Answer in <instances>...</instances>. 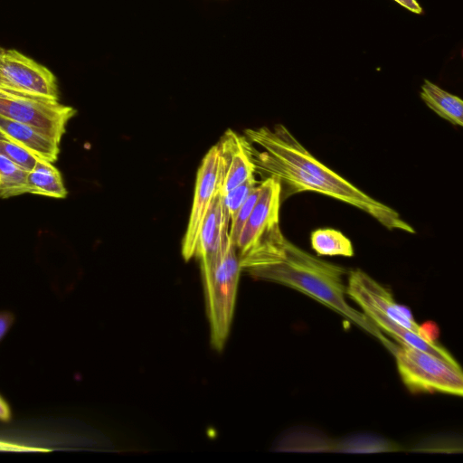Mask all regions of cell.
I'll list each match as a JSON object with an SVG mask.
<instances>
[{
    "label": "cell",
    "instance_id": "6da1fadb",
    "mask_svg": "<svg viewBox=\"0 0 463 463\" xmlns=\"http://www.w3.org/2000/svg\"><path fill=\"white\" fill-rule=\"evenodd\" d=\"M255 171L278 179L288 192H314L342 201L371 215L388 230L415 233L392 207L371 197L316 159L283 125L245 130Z\"/></svg>",
    "mask_w": 463,
    "mask_h": 463
},
{
    "label": "cell",
    "instance_id": "7a4b0ae2",
    "mask_svg": "<svg viewBox=\"0 0 463 463\" xmlns=\"http://www.w3.org/2000/svg\"><path fill=\"white\" fill-rule=\"evenodd\" d=\"M241 270L298 290L384 340L369 318L348 305L345 269L303 250L288 241L279 224L239 257Z\"/></svg>",
    "mask_w": 463,
    "mask_h": 463
},
{
    "label": "cell",
    "instance_id": "3957f363",
    "mask_svg": "<svg viewBox=\"0 0 463 463\" xmlns=\"http://www.w3.org/2000/svg\"><path fill=\"white\" fill-rule=\"evenodd\" d=\"M211 342L221 351L227 340L241 271L236 247L230 241L211 263L201 265Z\"/></svg>",
    "mask_w": 463,
    "mask_h": 463
},
{
    "label": "cell",
    "instance_id": "277c9868",
    "mask_svg": "<svg viewBox=\"0 0 463 463\" xmlns=\"http://www.w3.org/2000/svg\"><path fill=\"white\" fill-rule=\"evenodd\" d=\"M399 375L413 392H441L462 396L463 374L459 365L415 347L392 345Z\"/></svg>",
    "mask_w": 463,
    "mask_h": 463
},
{
    "label": "cell",
    "instance_id": "5b68a950",
    "mask_svg": "<svg viewBox=\"0 0 463 463\" xmlns=\"http://www.w3.org/2000/svg\"><path fill=\"white\" fill-rule=\"evenodd\" d=\"M76 112L59 100L0 93V115L30 126L58 144Z\"/></svg>",
    "mask_w": 463,
    "mask_h": 463
},
{
    "label": "cell",
    "instance_id": "8992f818",
    "mask_svg": "<svg viewBox=\"0 0 463 463\" xmlns=\"http://www.w3.org/2000/svg\"><path fill=\"white\" fill-rule=\"evenodd\" d=\"M4 89L11 93L59 100L56 76L44 65L14 49H5L0 69Z\"/></svg>",
    "mask_w": 463,
    "mask_h": 463
},
{
    "label": "cell",
    "instance_id": "52a82bcc",
    "mask_svg": "<svg viewBox=\"0 0 463 463\" xmlns=\"http://www.w3.org/2000/svg\"><path fill=\"white\" fill-rule=\"evenodd\" d=\"M223 175L220 150L215 145L207 152L197 172L194 202L182 247L185 260L194 257L201 225L210 203L221 190Z\"/></svg>",
    "mask_w": 463,
    "mask_h": 463
},
{
    "label": "cell",
    "instance_id": "ba28073f",
    "mask_svg": "<svg viewBox=\"0 0 463 463\" xmlns=\"http://www.w3.org/2000/svg\"><path fill=\"white\" fill-rule=\"evenodd\" d=\"M260 186V196L235 245L239 257L279 225L282 184L278 179L269 176Z\"/></svg>",
    "mask_w": 463,
    "mask_h": 463
},
{
    "label": "cell",
    "instance_id": "9c48e42d",
    "mask_svg": "<svg viewBox=\"0 0 463 463\" xmlns=\"http://www.w3.org/2000/svg\"><path fill=\"white\" fill-rule=\"evenodd\" d=\"M223 165V180L220 194L253 176L255 166L251 158V145L246 137L228 129L217 144Z\"/></svg>",
    "mask_w": 463,
    "mask_h": 463
},
{
    "label": "cell",
    "instance_id": "30bf717a",
    "mask_svg": "<svg viewBox=\"0 0 463 463\" xmlns=\"http://www.w3.org/2000/svg\"><path fill=\"white\" fill-rule=\"evenodd\" d=\"M230 221L226 217L220 192L213 199L201 225L194 257L201 265L213 262L224 250L229 238Z\"/></svg>",
    "mask_w": 463,
    "mask_h": 463
},
{
    "label": "cell",
    "instance_id": "8fae6325",
    "mask_svg": "<svg viewBox=\"0 0 463 463\" xmlns=\"http://www.w3.org/2000/svg\"><path fill=\"white\" fill-rule=\"evenodd\" d=\"M0 134L41 160L53 164L59 157L60 144L33 128L2 115H0Z\"/></svg>",
    "mask_w": 463,
    "mask_h": 463
},
{
    "label": "cell",
    "instance_id": "7c38bea8",
    "mask_svg": "<svg viewBox=\"0 0 463 463\" xmlns=\"http://www.w3.org/2000/svg\"><path fill=\"white\" fill-rule=\"evenodd\" d=\"M26 192L56 199H64L68 194L58 168L52 163L41 159L28 172Z\"/></svg>",
    "mask_w": 463,
    "mask_h": 463
},
{
    "label": "cell",
    "instance_id": "4fadbf2b",
    "mask_svg": "<svg viewBox=\"0 0 463 463\" xmlns=\"http://www.w3.org/2000/svg\"><path fill=\"white\" fill-rule=\"evenodd\" d=\"M420 98L424 103L443 119L453 125L463 126V101L438 85L424 80Z\"/></svg>",
    "mask_w": 463,
    "mask_h": 463
},
{
    "label": "cell",
    "instance_id": "5bb4252c",
    "mask_svg": "<svg viewBox=\"0 0 463 463\" xmlns=\"http://www.w3.org/2000/svg\"><path fill=\"white\" fill-rule=\"evenodd\" d=\"M311 247L318 256H354L351 241L341 232L322 228L312 232L310 236Z\"/></svg>",
    "mask_w": 463,
    "mask_h": 463
},
{
    "label": "cell",
    "instance_id": "9a60e30c",
    "mask_svg": "<svg viewBox=\"0 0 463 463\" xmlns=\"http://www.w3.org/2000/svg\"><path fill=\"white\" fill-rule=\"evenodd\" d=\"M27 170L0 154V198L7 199L27 194Z\"/></svg>",
    "mask_w": 463,
    "mask_h": 463
},
{
    "label": "cell",
    "instance_id": "2e32d148",
    "mask_svg": "<svg viewBox=\"0 0 463 463\" xmlns=\"http://www.w3.org/2000/svg\"><path fill=\"white\" fill-rule=\"evenodd\" d=\"M256 185L257 181L253 175L229 191L224 195H221L222 208L226 217L230 221V224L242 203Z\"/></svg>",
    "mask_w": 463,
    "mask_h": 463
},
{
    "label": "cell",
    "instance_id": "e0dca14e",
    "mask_svg": "<svg viewBox=\"0 0 463 463\" xmlns=\"http://www.w3.org/2000/svg\"><path fill=\"white\" fill-rule=\"evenodd\" d=\"M261 191L260 184L256 185L250 192L245 202L242 203L234 219L232 221L229 228V238L235 246L240 234L253 210V207L260 196Z\"/></svg>",
    "mask_w": 463,
    "mask_h": 463
},
{
    "label": "cell",
    "instance_id": "ac0fdd59",
    "mask_svg": "<svg viewBox=\"0 0 463 463\" xmlns=\"http://www.w3.org/2000/svg\"><path fill=\"white\" fill-rule=\"evenodd\" d=\"M0 154L10 158L27 171H31L39 159L28 150L5 137L1 134Z\"/></svg>",
    "mask_w": 463,
    "mask_h": 463
},
{
    "label": "cell",
    "instance_id": "d6986e66",
    "mask_svg": "<svg viewBox=\"0 0 463 463\" xmlns=\"http://www.w3.org/2000/svg\"><path fill=\"white\" fill-rule=\"evenodd\" d=\"M349 446H345L343 449L345 451H355V452H372V451H381L385 450V449L390 448V446L383 441L378 440L375 438L371 437H360L359 439H354V438L348 441Z\"/></svg>",
    "mask_w": 463,
    "mask_h": 463
},
{
    "label": "cell",
    "instance_id": "ffe728a7",
    "mask_svg": "<svg viewBox=\"0 0 463 463\" xmlns=\"http://www.w3.org/2000/svg\"><path fill=\"white\" fill-rule=\"evenodd\" d=\"M0 451L5 452H50L52 449L0 439Z\"/></svg>",
    "mask_w": 463,
    "mask_h": 463
},
{
    "label": "cell",
    "instance_id": "44dd1931",
    "mask_svg": "<svg viewBox=\"0 0 463 463\" xmlns=\"http://www.w3.org/2000/svg\"><path fill=\"white\" fill-rule=\"evenodd\" d=\"M15 321V316L9 310L0 311V343Z\"/></svg>",
    "mask_w": 463,
    "mask_h": 463
},
{
    "label": "cell",
    "instance_id": "7402d4cb",
    "mask_svg": "<svg viewBox=\"0 0 463 463\" xmlns=\"http://www.w3.org/2000/svg\"><path fill=\"white\" fill-rule=\"evenodd\" d=\"M12 420V410L9 403L0 395V421L8 422Z\"/></svg>",
    "mask_w": 463,
    "mask_h": 463
},
{
    "label": "cell",
    "instance_id": "603a6c76",
    "mask_svg": "<svg viewBox=\"0 0 463 463\" xmlns=\"http://www.w3.org/2000/svg\"><path fill=\"white\" fill-rule=\"evenodd\" d=\"M394 1L414 14H422V8L416 0H394Z\"/></svg>",
    "mask_w": 463,
    "mask_h": 463
},
{
    "label": "cell",
    "instance_id": "cb8c5ba5",
    "mask_svg": "<svg viewBox=\"0 0 463 463\" xmlns=\"http://www.w3.org/2000/svg\"><path fill=\"white\" fill-rule=\"evenodd\" d=\"M4 51H5V48H3L2 46H0V69H1V61H2V57H3ZM0 93H11V92L6 91V90L4 89L3 84H2V81H1V77H0ZM13 94H14V93H13ZM17 95H18V94H17Z\"/></svg>",
    "mask_w": 463,
    "mask_h": 463
}]
</instances>
